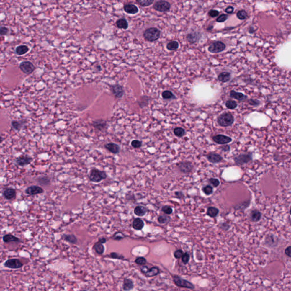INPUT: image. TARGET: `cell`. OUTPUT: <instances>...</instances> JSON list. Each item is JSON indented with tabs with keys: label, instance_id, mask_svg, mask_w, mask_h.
<instances>
[{
	"label": "cell",
	"instance_id": "cell-47",
	"mask_svg": "<svg viewBox=\"0 0 291 291\" xmlns=\"http://www.w3.org/2000/svg\"><path fill=\"white\" fill-rule=\"evenodd\" d=\"M228 18V14H221L220 16H219L217 18L216 21L218 22H225L226 20H227Z\"/></svg>",
	"mask_w": 291,
	"mask_h": 291
},
{
	"label": "cell",
	"instance_id": "cell-1",
	"mask_svg": "<svg viewBox=\"0 0 291 291\" xmlns=\"http://www.w3.org/2000/svg\"><path fill=\"white\" fill-rule=\"evenodd\" d=\"M107 177V174L105 171H100L97 169H93L91 170L89 179L93 183H98Z\"/></svg>",
	"mask_w": 291,
	"mask_h": 291
},
{
	"label": "cell",
	"instance_id": "cell-51",
	"mask_svg": "<svg viewBox=\"0 0 291 291\" xmlns=\"http://www.w3.org/2000/svg\"><path fill=\"white\" fill-rule=\"evenodd\" d=\"M9 32V29L6 27L5 26H1L0 28V34L3 36V35H6L8 34Z\"/></svg>",
	"mask_w": 291,
	"mask_h": 291
},
{
	"label": "cell",
	"instance_id": "cell-53",
	"mask_svg": "<svg viewBox=\"0 0 291 291\" xmlns=\"http://www.w3.org/2000/svg\"><path fill=\"white\" fill-rule=\"evenodd\" d=\"M209 15L212 18H214V17H217V15H218L219 14V12L218 10H211L209 12V13H208Z\"/></svg>",
	"mask_w": 291,
	"mask_h": 291
},
{
	"label": "cell",
	"instance_id": "cell-59",
	"mask_svg": "<svg viewBox=\"0 0 291 291\" xmlns=\"http://www.w3.org/2000/svg\"><path fill=\"white\" fill-rule=\"evenodd\" d=\"M149 268L147 267V266H144L142 268H141V271L142 273H143L144 274H145L147 272V271L148 270Z\"/></svg>",
	"mask_w": 291,
	"mask_h": 291
},
{
	"label": "cell",
	"instance_id": "cell-36",
	"mask_svg": "<svg viewBox=\"0 0 291 291\" xmlns=\"http://www.w3.org/2000/svg\"><path fill=\"white\" fill-rule=\"evenodd\" d=\"M179 43L177 41H171L167 45V48L169 51H175L179 48Z\"/></svg>",
	"mask_w": 291,
	"mask_h": 291
},
{
	"label": "cell",
	"instance_id": "cell-4",
	"mask_svg": "<svg viewBox=\"0 0 291 291\" xmlns=\"http://www.w3.org/2000/svg\"><path fill=\"white\" fill-rule=\"evenodd\" d=\"M174 282L179 287L185 288L188 289H194V286L190 282L182 279L181 277L175 275L173 277Z\"/></svg>",
	"mask_w": 291,
	"mask_h": 291
},
{
	"label": "cell",
	"instance_id": "cell-41",
	"mask_svg": "<svg viewBox=\"0 0 291 291\" xmlns=\"http://www.w3.org/2000/svg\"><path fill=\"white\" fill-rule=\"evenodd\" d=\"M202 191L206 195L209 196L213 193V188L212 186L209 185H207L205 187H204L202 189Z\"/></svg>",
	"mask_w": 291,
	"mask_h": 291
},
{
	"label": "cell",
	"instance_id": "cell-50",
	"mask_svg": "<svg viewBox=\"0 0 291 291\" xmlns=\"http://www.w3.org/2000/svg\"><path fill=\"white\" fill-rule=\"evenodd\" d=\"M189 255L187 253H184L182 256V261L184 264H187L189 261Z\"/></svg>",
	"mask_w": 291,
	"mask_h": 291
},
{
	"label": "cell",
	"instance_id": "cell-37",
	"mask_svg": "<svg viewBox=\"0 0 291 291\" xmlns=\"http://www.w3.org/2000/svg\"><path fill=\"white\" fill-rule=\"evenodd\" d=\"M154 0H136V2L141 6H148L153 4Z\"/></svg>",
	"mask_w": 291,
	"mask_h": 291
},
{
	"label": "cell",
	"instance_id": "cell-28",
	"mask_svg": "<svg viewBox=\"0 0 291 291\" xmlns=\"http://www.w3.org/2000/svg\"><path fill=\"white\" fill-rule=\"evenodd\" d=\"M93 126L94 128L101 130L105 128L107 126V123L104 120H97L93 122Z\"/></svg>",
	"mask_w": 291,
	"mask_h": 291
},
{
	"label": "cell",
	"instance_id": "cell-58",
	"mask_svg": "<svg viewBox=\"0 0 291 291\" xmlns=\"http://www.w3.org/2000/svg\"><path fill=\"white\" fill-rule=\"evenodd\" d=\"M107 239L105 238H100L99 239V242H100V243H102V244L105 243L107 242Z\"/></svg>",
	"mask_w": 291,
	"mask_h": 291
},
{
	"label": "cell",
	"instance_id": "cell-14",
	"mask_svg": "<svg viewBox=\"0 0 291 291\" xmlns=\"http://www.w3.org/2000/svg\"><path fill=\"white\" fill-rule=\"evenodd\" d=\"M178 168L183 173L188 174L191 172L193 169V166L191 163L188 161L181 162L178 164Z\"/></svg>",
	"mask_w": 291,
	"mask_h": 291
},
{
	"label": "cell",
	"instance_id": "cell-32",
	"mask_svg": "<svg viewBox=\"0 0 291 291\" xmlns=\"http://www.w3.org/2000/svg\"><path fill=\"white\" fill-rule=\"evenodd\" d=\"M159 274V268L156 267H153L150 269L149 268L145 275L147 277H153V276H156Z\"/></svg>",
	"mask_w": 291,
	"mask_h": 291
},
{
	"label": "cell",
	"instance_id": "cell-12",
	"mask_svg": "<svg viewBox=\"0 0 291 291\" xmlns=\"http://www.w3.org/2000/svg\"><path fill=\"white\" fill-rule=\"evenodd\" d=\"M32 159L27 155H21L16 159L15 162L19 166H25L30 164Z\"/></svg>",
	"mask_w": 291,
	"mask_h": 291
},
{
	"label": "cell",
	"instance_id": "cell-29",
	"mask_svg": "<svg viewBox=\"0 0 291 291\" xmlns=\"http://www.w3.org/2000/svg\"><path fill=\"white\" fill-rule=\"evenodd\" d=\"M26 122L25 121H23V120L21 121H17L14 120L12 121V126L14 129L15 130L19 131L23 127L24 123Z\"/></svg>",
	"mask_w": 291,
	"mask_h": 291
},
{
	"label": "cell",
	"instance_id": "cell-40",
	"mask_svg": "<svg viewBox=\"0 0 291 291\" xmlns=\"http://www.w3.org/2000/svg\"><path fill=\"white\" fill-rule=\"evenodd\" d=\"M238 18L241 20H244L247 17V13L244 10H241L238 11L237 13Z\"/></svg>",
	"mask_w": 291,
	"mask_h": 291
},
{
	"label": "cell",
	"instance_id": "cell-6",
	"mask_svg": "<svg viewBox=\"0 0 291 291\" xmlns=\"http://www.w3.org/2000/svg\"><path fill=\"white\" fill-rule=\"evenodd\" d=\"M225 45L221 41H217L211 44L208 47V51L211 53H219L225 50Z\"/></svg>",
	"mask_w": 291,
	"mask_h": 291
},
{
	"label": "cell",
	"instance_id": "cell-27",
	"mask_svg": "<svg viewBox=\"0 0 291 291\" xmlns=\"http://www.w3.org/2000/svg\"><path fill=\"white\" fill-rule=\"evenodd\" d=\"M93 249L96 253L99 255L103 254L105 251V247L103 245L102 243H100L99 242H96L94 246H93Z\"/></svg>",
	"mask_w": 291,
	"mask_h": 291
},
{
	"label": "cell",
	"instance_id": "cell-35",
	"mask_svg": "<svg viewBox=\"0 0 291 291\" xmlns=\"http://www.w3.org/2000/svg\"><path fill=\"white\" fill-rule=\"evenodd\" d=\"M162 97L164 100H173L175 99L176 97L172 93V92L169 91H165L162 93L161 94Z\"/></svg>",
	"mask_w": 291,
	"mask_h": 291
},
{
	"label": "cell",
	"instance_id": "cell-26",
	"mask_svg": "<svg viewBox=\"0 0 291 291\" xmlns=\"http://www.w3.org/2000/svg\"><path fill=\"white\" fill-rule=\"evenodd\" d=\"M218 79L222 83H226L230 80L231 79V75L229 72H223L218 75Z\"/></svg>",
	"mask_w": 291,
	"mask_h": 291
},
{
	"label": "cell",
	"instance_id": "cell-44",
	"mask_svg": "<svg viewBox=\"0 0 291 291\" xmlns=\"http://www.w3.org/2000/svg\"><path fill=\"white\" fill-rule=\"evenodd\" d=\"M169 217L164 216V215H160V216H159V217L158 218V222H159L160 223H161V224L166 223V222L169 221Z\"/></svg>",
	"mask_w": 291,
	"mask_h": 291
},
{
	"label": "cell",
	"instance_id": "cell-8",
	"mask_svg": "<svg viewBox=\"0 0 291 291\" xmlns=\"http://www.w3.org/2000/svg\"><path fill=\"white\" fill-rule=\"evenodd\" d=\"M19 68L24 73L29 75L35 70V67L30 61H24L21 63L19 64Z\"/></svg>",
	"mask_w": 291,
	"mask_h": 291
},
{
	"label": "cell",
	"instance_id": "cell-10",
	"mask_svg": "<svg viewBox=\"0 0 291 291\" xmlns=\"http://www.w3.org/2000/svg\"><path fill=\"white\" fill-rule=\"evenodd\" d=\"M44 192L43 189L38 185H31L27 188L25 190L26 194L30 196H34L41 194Z\"/></svg>",
	"mask_w": 291,
	"mask_h": 291
},
{
	"label": "cell",
	"instance_id": "cell-24",
	"mask_svg": "<svg viewBox=\"0 0 291 291\" xmlns=\"http://www.w3.org/2000/svg\"><path fill=\"white\" fill-rule=\"evenodd\" d=\"M134 287L133 281L129 279H125L123 284V290L124 291H130Z\"/></svg>",
	"mask_w": 291,
	"mask_h": 291
},
{
	"label": "cell",
	"instance_id": "cell-13",
	"mask_svg": "<svg viewBox=\"0 0 291 291\" xmlns=\"http://www.w3.org/2000/svg\"><path fill=\"white\" fill-rule=\"evenodd\" d=\"M111 91L116 98L120 99L122 97L124 94V90L122 86L120 85L115 84L111 86Z\"/></svg>",
	"mask_w": 291,
	"mask_h": 291
},
{
	"label": "cell",
	"instance_id": "cell-25",
	"mask_svg": "<svg viewBox=\"0 0 291 291\" xmlns=\"http://www.w3.org/2000/svg\"><path fill=\"white\" fill-rule=\"evenodd\" d=\"M116 25L118 28L122 29H127L129 27L128 22L125 18H121L117 20L116 22Z\"/></svg>",
	"mask_w": 291,
	"mask_h": 291
},
{
	"label": "cell",
	"instance_id": "cell-34",
	"mask_svg": "<svg viewBox=\"0 0 291 291\" xmlns=\"http://www.w3.org/2000/svg\"><path fill=\"white\" fill-rule=\"evenodd\" d=\"M219 213V210L215 207H209L207 209V214L210 217H216Z\"/></svg>",
	"mask_w": 291,
	"mask_h": 291
},
{
	"label": "cell",
	"instance_id": "cell-21",
	"mask_svg": "<svg viewBox=\"0 0 291 291\" xmlns=\"http://www.w3.org/2000/svg\"><path fill=\"white\" fill-rule=\"evenodd\" d=\"M230 96L231 97L234 98L238 101H243L246 99V96L242 93L236 92L234 91H231Z\"/></svg>",
	"mask_w": 291,
	"mask_h": 291
},
{
	"label": "cell",
	"instance_id": "cell-57",
	"mask_svg": "<svg viewBox=\"0 0 291 291\" xmlns=\"http://www.w3.org/2000/svg\"><path fill=\"white\" fill-rule=\"evenodd\" d=\"M175 194H176V196L180 199H182L184 197V194H183L182 192H176L175 193Z\"/></svg>",
	"mask_w": 291,
	"mask_h": 291
},
{
	"label": "cell",
	"instance_id": "cell-49",
	"mask_svg": "<svg viewBox=\"0 0 291 291\" xmlns=\"http://www.w3.org/2000/svg\"><path fill=\"white\" fill-rule=\"evenodd\" d=\"M209 182L213 185V186L214 187H218L220 185V182L219 180L217 179H215V178H211V179H209Z\"/></svg>",
	"mask_w": 291,
	"mask_h": 291
},
{
	"label": "cell",
	"instance_id": "cell-39",
	"mask_svg": "<svg viewBox=\"0 0 291 291\" xmlns=\"http://www.w3.org/2000/svg\"><path fill=\"white\" fill-rule=\"evenodd\" d=\"M225 105L227 108L229 109H234L237 107V104L236 101H233V100H228L226 102Z\"/></svg>",
	"mask_w": 291,
	"mask_h": 291
},
{
	"label": "cell",
	"instance_id": "cell-55",
	"mask_svg": "<svg viewBox=\"0 0 291 291\" xmlns=\"http://www.w3.org/2000/svg\"><path fill=\"white\" fill-rule=\"evenodd\" d=\"M285 254L289 257L291 258V246L288 247L285 250Z\"/></svg>",
	"mask_w": 291,
	"mask_h": 291
},
{
	"label": "cell",
	"instance_id": "cell-15",
	"mask_svg": "<svg viewBox=\"0 0 291 291\" xmlns=\"http://www.w3.org/2000/svg\"><path fill=\"white\" fill-rule=\"evenodd\" d=\"M2 194L6 200L13 199L16 197V190L13 188H5L3 191Z\"/></svg>",
	"mask_w": 291,
	"mask_h": 291
},
{
	"label": "cell",
	"instance_id": "cell-48",
	"mask_svg": "<svg viewBox=\"0 0 291 291\" xmlns=\"http://www.w3.org/2000/svg\"><path fill=\"white\" fill-rule=\"evenodd\" d=\"M135 262L139 265H144L146 263L147 261H146L145 258L143 257H139L135 259Z\"/></svg>",
	"mask_w": 291,
	"mask_h": 291
},
{
	"label": "cell",
	"instance_id": "cell-60",
	"mask_svg": "<svg viewBox=\"0 0 291 291\" xmlns=\"http://www.w3.org/2000/svg\"><path fill=\"white\" fill-rule=\"evenodd\" d=\"M290 214H291V209H290Z\"/></svg>",
	"mask_w": 291,
	"mask_h": 291
},
{
	"label": "cell",
	"instance_id": "cell-54",
	"mask_svg": "<svg viewBox=\"0 0 291 291\" xmlns=\"http://www.w3.org/2000/svg\"><path fill=\"white\" fill-rule=\"evenodd\" d=\"M225 12L228 14H231L234 12V8L232 6H228L225 9Z\"/></svg>",
	"mask_w": 291,
	"mask_h": 291
},
{
	"label": "cell",
	"instance_id": "cell-7",
	"mask_svg": "<svg viewBox=\"0 0 291 291\" xmlns=\"http://www.w3.org/2000/svg\"><path fill=\"white\" fill-rule=\"evenodd\" d=\"M4 266L6 268L10 269H18L22 267L23 264L19 259L12 258L6 261L4 264Z\"/></svg>",
	"mask_w": 291,
	"mask_h": 291
},
{
	"label": "cell",
	"instance_id": "cell-43",
	"mask_svg": "<svg viewBox=\"0 0 291 291\" xmlns=\"http://www.w3.org/2000/svg\"><path fill=\"white\" fill-rule=\"evenodd\" d=\"M110 257L112 259H120V260H123L125 259V257L117 253H111L110 254Z\"/></svg>",
	"mask_w": 291,
	"mask_h": 291
},
{
	"label": "cell",
	"instance_id": "cell-31",
	"mask_svg": "<svg viewBox=\"0 0 291 291\" xmlns=\"http://www.w3.org/2000/svg\"><path fill=\"white\" fill-rule=\"evenodd\" d=\"M200 37H201L200 35H199V33L194 32V33H191V34H188L187 37V39L188 42L193 43H195V42H197L199 40Z\"/></svg>",
	"mask_w": 291,
	"mask_h": 291
},
{
	"label": "cell",
	"instance_id": "cell-33",
	"mask_svg": "<svg viewBox=\"0 0 291 291\" xmlns=\"http://www.w3.org/2000/svg\"><path fill=\"white\" fill-rule=\"evenodd\" d=\"M261 212L257 210H254L251 213V219L253 222H258L261 219Z\"/></svg>",
	"mask_w": 291,
	"mask_h": 291
},
{
	"label": "cell",
	"instance_id": "cell-38",
	"mask_svg": "<svg viewBox=\"0 0 291 291\" xmlns=\"http://www.w3.org/2000/svg\"><path fill=\"white\" fill-rule=\"evenodd\" d=\"M185 130L182 127H176L174 130V133L177 137H182L185 135Z\"/></svg>",
	"mask_w": 291,
	"mask_h": 291
},
{
	"label": "cell",
	"instance_id": "cell-56",
	"mask_svg": "<svg viewBox=\"0 0 291 291\" xmlns=\"http://www.w3.org/2000/svg\"><path fill=\"white\" fill-rule=\"evenodd\" d=\"M220 149L222 150V151H225V152H228L230 150V147L228 145L223 146L220 147Z\"/></svg>",
	"mask_w": 291,
	"mask_h": 291
},
{
	"label": "cell",
	"instance_id": "cell-16",
	"mask_svg": "<svg viewBox=\"0 0 291 291\" xmlns=\"http://www.w3.org/2000/svg\"><path fill=\"white\" fill-rule=\"evenodd\" d=\"M207 158L208 161L212 163H218L223 160L222 156L218 153H209L207 155Z\"/></svg>",
	"mask_w": 291,
	"mask_h": 291
},
{
	"label": "cell",
	"instance_id": "cell-2",
	"mask_svg": "<svg viewBox=\"0 0 291 291\" xmlns=\"http://www.w3.org/2000/svg\"><path fill=\"white\" fill-rule=\"evenodd\" d=\"M161 31L155 27H151L146 29L143 32V37L146 40L153 42L159 38Z\"/></svg>",
	"mask_w": 291,
	"mask_h": 291
},
{
	"label": "cell",
	"instance_id": "cell-45",
	"mask_svg": "<svg viewBox=\"0 0 291 291\" xmlns=\"http://www.w3.org/2000/svg\"><path fill=\"white\" fill-rule=\"evenodd\" d=\"M131 145L132 146V147H133L134 148H140L142 146V143L141 141L138 140H133L131 142Z\"/></svg>",
	"mask_w": 291,
	"mask_h": 291
},
{
	"label": "cell",
	"instance_id": "cell-23",
	"mask_svg": "<svg viewBox=\"0 0 291 291\" xmlns=\"http://www.w3.org/2000/svg\"><path fill=\"white\" fill-rule=\"evenodd\" d=\"M62 238L71 244H76L77 243V238L74 234H64Z\"/></svg>",
	"mask_w": 291,
	"mask_h": 291
},
{
	"label": "cell",
	"instance_id": "cell-20",
	"mask_svg": "<svg viewBox=\"0 0 291 291\" xmlns=\"http://www.w3.org/2000/svg\"><path fill=\"white\" fill-rule=\"evenodd\" d=\"M144 226V222L139 218H135L133 222V228L135 230H140Z\"/></svg>",
	"mask_w": 291,
	"mask_h": 291
},
{
	"label": "cell",
	"instance_id": "cell-5",
	"mask_svg": "<svg viewBox=\"0 0 291 291\" xmlns=\"http://www.w3.org/2000/svg\"><path fill=\"white\" fill-rule=\"evenodd\" d=\"M153 8L155 10L160 12H166L171 8V4L169 2L164 0H159L155 2Z\"/></svg>",
	"mask_w": 291,
	"mask_h": 291
},
{
	"label": "cell",
	"instance_id": "cell-9",
	"mask_svg": "<svg viewBox=\"0 0 291 291\" xmlns=\"http://www.w3.org/2000/svg\"><path fill=\"white\" fill-rule=\"evenodd\" d=\"M252 159V156L251 153L248 154H241L239 156L234 158L235 162L239 165H243L246 163H249Z\"/></svg>",
	"mask_w": 291,
	"mask_h": 291
},
{
	"label": "cell",
	"instance_id": "cell-22",
	"mask_svg": "<svg viewBox=\"0 0 291 291\" xmlns=\"http://www.w3.org/2000/svg\"><path fill=\"white\" fill-rule=\"evenodd\" d=\"M29 51V48L26 45H20L15 48V53L18 55H23Z\"/></svg>",
	"mask_w": 291,
	"mask_h": 291
},
{
	"label": "cell",
	"instance_id": "cell-18",
	"mask_svg": "<svg viewBox=\"0 0 291 291\" xmlns=\"http://www.w3.org/2000/svg\"><path fill=\"white\" fill-rule=\"evenodd\" d=\"M105 147L109 151L115 154L119 153L120 150V146L114 143H107L105 145Z\"/></svg>",
	"mask_w": 291,
	"mask_h": 291
},
{
	"label": "cell",
	"instance_id": "cell-46",
	"mask_svg": "<svg viewBox=\"0 0 291 291\" xmlns=\"http://www.w3.org/2000/svg\"><path fill=\"white\" fill-rule=\"evenodd\" d=\"M162 211L166 215H170L172 213V208L169 206H164L162 207Z\"/></svg>",
	"mask_w": 291,
	"mask_h": 291
},
{
	"label": "cell",
	"instance_id": "cell-19",
	"mask_svg": "<svg viewBox=\"0 0 291 291\" xmlns=\"http://www.w3.org/2000/svg\"><path fill=\"white\" fill-rule=\"evenodd\" d=\"M2 240L5 243H10V242H22L21 240L18 238L15 237L12 234H6L2 237Z\"/></svg>",
	"mask_w": 291,
	"mask_h": 291
},
{
	"label": "cell",
	"instance_id": "cell-11",
	"mask_svg": "<svg viewBox=\"0 0 291 291\" xmlns=\"http://www.w3.org/2000/svg\"><path fill=\"white\" fill-rule=\"evenodd\" d=\"M213 140L215 143L220 145H226L232 141V139L230 137L222 134L215 135L213 137Z\"/></svg>",
	"mask_w": 291,
	"mask_h": 291
},
{
	"label": "cell",
	"instance_id": "cell-3",
	"mask_svg": "<svg viewBox=\"0 0 291 291\" xmlns=\"http://www.w3.org/2000/svg\"><path fill=\"white\" fill-rule=\"evenodd\" d=\"M234 117L230 113H225L220 115L217 118L218 125L222 127L230 126L234 123Z\"/></svg>",
	"mask_w": 291,
	"mask_h": 291
},
{
	"label": "cell",
	"instance_id": "cell-17",
	"mask_svg": "<svg viewBox=\"0 0 291 291\" xmlns=\"http://www.w3.org/2000/svg\"><path fill=\"white\" fill-rule=\"evenodd\" d=\"M123 9H124V10L126 13H127L128 14H136L138 13V11H139L138 8L135 5H134L133 4H130L125 5Z\"/></svg>",
	"mask_w": 291,
	"mask_h": 291
},
{
	"label": "cell",
	"instance_id": "cell-30",
	"mask_svg": "<svg viewBox=\"0 0 291 291\" xmlns=\"http://www.w3.org/2000/svg\"><path fill=\"white\" fill-rule=\"evenodd\" d=\"M134 213L138 216H143L146 214L147 210V209L144 207L142 206H137L135 207L134 209Z\"/></svg>",
	"mask_w": 291,
	"mask_h": 291
},
{
	"label": "cell",
	"instance_id": "cell-52",
	"mask_svg": "<svg viewBox=\"0 0 291 291\" xmlns=\"http://www.w3.org/2000/svg\"><path fill=\"white\" fill-rule=\"evenodd\" d=\"M183 254H184L183 252L181 250H176L174 253V256L176 258V259H180V258H182Z\"/></svg>",
	"mask_w": 291,
	"mask_h": 291
},
{
	"label": "cell",
	"instance_id": "cell-42",
	"mask_svg": "<svg viewBox=\"0 0 291 291\" xmlns=\"http://www.w3.org/2000/svg\"><path fill=\"white\" fill-rule=\"evenodd\" d=\"M126 237V236L121 232H117L113 236V239L116 241H120Z\"/></svg>",
	"mask_w": 291,
	"mask_h": 291
}]
</instances>
